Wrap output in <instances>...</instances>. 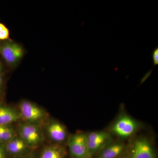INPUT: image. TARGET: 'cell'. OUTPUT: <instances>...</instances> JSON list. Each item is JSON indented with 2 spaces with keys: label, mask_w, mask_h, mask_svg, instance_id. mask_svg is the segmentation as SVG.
I'll list each match as a JSON object with an SVG mask.
<instances>
[{
  "label": "cell",
  "mask_w": 158,
  "mask_h": 158,
  "mask_svg": "<svg viewBox=\"0 0 158 158\" xmlns=\"http://www.w3.org/2000/svg\"><path fill=\"white\" fill-rule=\"evenodd\" d=\"M152 69L151 70L149 71L144 76V77L142 78V79L141 80V84L143 83V82L145 81L147 78H148L150 76V75L152 73Z\"/></svg>",
  "instance_id": "ac0fdd59"
},
{
  "label": "cell",
  "mask_w": 158,
  "mask_h": 158,
  "mask_svg": "<svg viewBox=\"0 0 158 158\" xmlns=\"http://www.w3.org/2000/svg\"><path fill=\"white\" fill-rule=\"evenodd\" d=\"M3 145L8 156L19 157L25 155V153L31 148L19 136H16Z\"/></svg>",
  "instance_id": "9c48e42d"
},
{
  "label": "cell",
  "mask_w": 158,
  "mask_h": 158,
  "mask_svg": "<svg viewBox=\"0 0 158 158\" xmlns=\"http://www.w3.org/2000/svg\"><path fill=\"white\" fill-rule=\"evenodd\" d=\"M24 49L18 43L9 40L0 41V56L7 65L15 67L25 55Z\"/></svg>",
  "instance_id": "277c9868"
},
{
  "label": "cell",
  "mask_w": 158,
  "mask_h": 158,
  "mask_svg": "<svg viewBox=\"0 0 158 158\" xmlns=\"http://www.w3.org/2000/svg\"><path fill=\"white\" fill-rule=\"evenodd\" d=\"M16 136V131L11 125H0V144H6Z\"/></svg>",
  "instance_id": "4fadbf2b"
},
{
  "label": "cell",
  "mask_w": 158,
  "mask_h": 158,
  "mask_svg": "<svg viewBox=\"0 0 158 158\" xmlns=\"http://www.w3.org/2000/svg\"><path fill=\"white\" fill-rule=\"evenodd\" d=\"M19 134V137L31 148L39 146L44 140L43 132L38 125L24 123L20 126Z\"/></svg>",
  "instance_id": "8992f818"
},
{
  "label": "cell",
  "mask_w": 158,
  "mask_h": 158,
  "mask_svg": "<svg viewBox=\"0 0 158 158\" xmlns=\"http://www.w3.org/2000/svg\"><path fill=\"white\" fill-rule=\"evenodd\" d=\"M122 156L123 158H156L152 144L144 137L133 139Z\"/></svg>",
  "instance_id": "6da1fadb"
},
{
  "label": "cell",
  "mask_w": 158,
  "mask_h": 158,
  "mask_svg": "<svg viewBox=\"0 0 158 158\" xmlns=\"http://www.w3.org/2000/svg\"><path fill=\"white\" fill-rule=\"evenodd\" d=\"M4 77H3V65L0 60V102H2L4 93Z\"/></svg>",
  "instance_id": "9a60e30c"
},
{
  "label": "cell",
  "mask_w": 158,
  "mask_h": 158,
  "mask_svg": "<svg viewBox=\"0 0 158 158\" xmlns=\"http://www.w3.org/2000/svg\"><path fill=\"white\" fill-rule=\"evenodd\" d=\"M66 149L61 144H55L44 148L40 158H65Z\"/></svg>",
  "instance_id": "7c38bea8"
},
{
  "label": "cell",
  "mask_w": 158,
  "mask_h": 158,
  "mask_svg": "<svg viewBox=\"0 0 158 158\" xmlns=\"http://www.w3.org/2000/svg\"><path fill=\"white\" fill-rule=\"evenodd\" d=\"M21 119L18 110L0 102V125H11Z\"/></svg>",
  "instance_id": "8fae6325"
},
{
  "label": "cell",
  "mask_w": 158,
  "mask_h": 158,
  "mask_svg": "<svg viewBox=\"0 0 158 158\" xmlns=\"http://www.w3.org/2000/svg\"><path fill=\"white\" fill-rule=\"evenodd\" d=\"M86 136L88 148L93 156L112 141L111 133L105 131L91 132L86 134Z\"/></svg>",
  "instance_id": "52a82bcc"
},
{
  "label": "cell",
  "mask_w": 158,
  "mask_h": 158,
  "mask_svg": "<svg viewBox=\"0 0 158 158\" xmlns=\"http://www.w3.org/2000/svg\"><path fill=\"white\" fill-rule=\"evenodd\" d=\"M0 158H8V155L6 152L4 145L0 144Z\"/></svg>",
  "instance_id": "e0dca14e"
},
{
  "label": "cell",
  "mask_w": 158,
  "mask_h": 158,
  "mask_svg": "<svg viewBox=\"0 0 158 158\" xmlns=\"http://www.w3.org/2000/svg\"><path fill=\"white\" fill-rule=\"evenodd\" d=\"M69 152L72 158H93L88 148L86 134L80 132L69 138Z\"/></svg>",
  "instance_id": "5b68a950"
},
{
  "label": "cell",
  "mask_w": 158,
  "mask_h": 158,
  "mask_svg": "<svg viewBox=\"0 0 158 158\" xmlns=\"http://www.w3.org/2000/svg\"><path fill=\"white\" fill-rule=\"evenodd\" d=\"M18 158H34V156L32 155H25L23 156H21L19 157Z\"/></svg>",
  "instance_id": "d6986e66"
},
{
  "label": "cell",
  "mask_w": 158,
  "mask_h": 158,
  "mask_svg": "<svg viewBox=\"0 0 158 158\" xmlns=\"http://www.w3.org/2000/svg\"><path fill=\"white\" fill-rule=\"evenodd\" d=\"M152 59L154 66L158 64V48H156L152 52Z\"/></svg>",
  "instance_id": "2e32d148"
},
{
  "label": "cell",
  "mask_w": 158,
  "mask_h": 158,
  "mask_svg": "<svg viewBox=\"0 0 158 158\" xmlns=\"http://www.w3.org/2000/svg\"><path fill=\"white\" fill-rule=\"evenodd\" d=\"M10 40V33L9 29L2 23H0V41Z\"/></svg>",
  "instance_id": "5bb4252c"
},
{
  "label": "cell",
  "mask_w": 158,
  "mask_h": 158,
  "mask_svg": "<svg viewBox=\"0 0 158 158\" xmlns=\"http://www.w3.org/2000/svg\"><path fill=\"white\" fill-rule=\"evenodd\" d=\"M126 145L121 142H112L98 152V158H118L123 155Z\"/></svg>",
  "instance_id": "30bf717a"
},
{
  "label": "cell",
  "mask_w": 158,
  "mask_h": 158,
  "mask_svg": "<svg viewBox=\"0 0 158 158\" xmlns=\"http://www.w3.org/2000/svg\"><path fill=\"white\" fill-rule=\"evenodd\" d=\"M141 127L140 123L127 114H122L110 127V133L121 139L134 135Z\"/></svg>",
  "instance_id": "7a4b0ae2"
},
{
  "label": "cell",
  "mask_w": 158,
  "mask_h": 158,
  "mask_svg": "<svg viewBox=\"0 0 158 158\" xmlns=\"http://www.w3.org/2000/svg\"><path fill=\"white\" fill-rule=\"evenodd\" d=\"M49 138L56 144H60L67 139V131L64 125L59 121L53 120L46 127Z\"/></svg>",
  "instance_id": "ba28073f"
},
{
  "label": "cell",
  "mask_w": 158,
  "mask_h": 158,
  "mask_svg": "<svg viewBox=\"0 0 158 158\" xmlns=\"http://www.w3.org/2000/svg\"><path fill=\"white\" fill-rule=\"evenodd\" d=\"M19 113L25 123L40 125L47 118V113L38 105L28 100H23L19 106Z\"/></svg>",
  "instance_id": "3957f363"
}]
</instances>
